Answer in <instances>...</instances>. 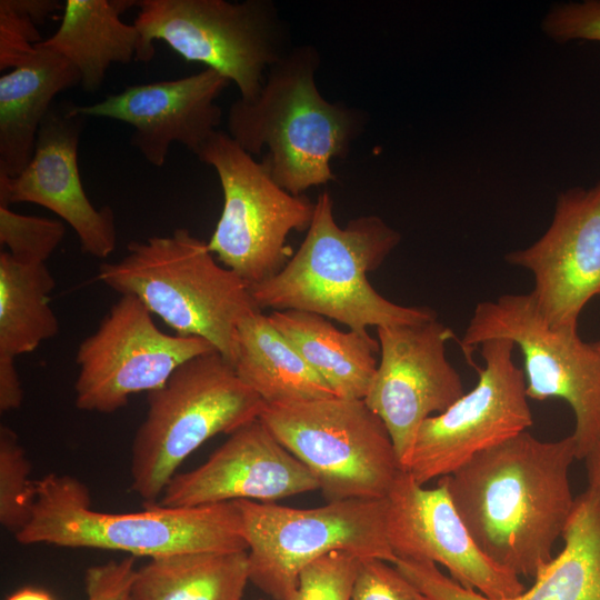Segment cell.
Instances as JSON below:
<instances>
[{"label": "cell", "mask_w": 600, "mask_h": 600, "mask_svg": "<svg viewBox=\"0 0 600 600\" xmlns=\"http://www.w3.org/2000/svg\"><path fill=\"white\" fill-rule=\"evenodd\" d=\"M360 560L333 551L313 561L300 573L293 600H351Z\"/></svg>", "instance_id": "cell-30"}, {"label": "cell", "mask_w": 600, "mask_h": 600, "mask_svg": "<svg viewBox=\"0 0 600 600\" xmlns=\"http://www.w3.org/2000/svg\"><path fill=\"white\" fill-rule=\"evenodd\" d=\"M318 489L312 472L258 418L231 432L202 464L176 474L157 503L192 508L237 500L273 502Z\"/></svg>", "instance_id": "cell-18"}, {"label": "cell", "mask_w": 600, "mask_h": 600, "mask_svg": "<svg viewBox=\"0 0 600 600\" xmlns=\"http://www.w3.org/2000/svg\"><path fill=\"white\" fill-rule=\"evenodd\" d=\"M14 538L27 546L122 551L150 559L248 550L236 501L192 508L154 503L138 512H103L92 509L83 482L56 473L36 480L30 519Z\"/></svg>", "instance_id": "cell-4"}, {"label": "cell", "mask_w": 600, "mask_h": 600, "mask_svg": "<svg viewBox=\"0 0 600 600\" xmlns=\"http://www.w3.org/2000/svg\"><path fill=\"white\" fill-rule=\"evenodd\" d=\"M54 287L46 263H23L0 252V356L32 352L58 334L49 297Z\"/></svg>", "instance_id": "cell-26"}, {"label": "cell", "mask_w": 600, "mask_h": 600, "mask_svg": "<svg viewBox=\"0 0 600 600\" xmlns=\"http://www.w3.org/2000/svg\"><path fill=\"white\" fill-rule=\"evenodd\" d=\"M31 463L16 432L0 427V523L13 536L29 521L36 498Z\"/></svg>", "instance_id": "cell-27"}, {"label": "cell", "mask_w": 600, "mask_h": 600, "mask_svg": "<svg viewBox=\"0 0 600 600\" xmlns=\"http://www.w3.org/2000/svg\"><path fill=\"white\" fill-rule=\"evenodd\" d=\"M71 101L54 102L42 121L33 156L16 177L0 174V204L29 202L44 207L77 233L83 252L109 257L116 249L113 210L96 208L80 178L78 147L86 117Z\"/></svg>", "instance_id": "cell-17"}, {"label": "cell", "mask_w": 600, "mask_h": 600, "mask_svg": "<svg viewBox=\"0 0 600 600\" xmlns=\"http://www.w3.org/2000/svg\"><path fill=\"white\" fill-rule=\"evenodd\" d=\"M136 572L132 557L89 567L84 572L87 600H133Z\"/></svg>", "instance_id": "cell-33"}, {"label": "cell", "mask_w": 600, "mask_h": 600, "mask_svg": "<svg viewBox=\"0 0 600 600\" xmlns=\"http://www.w3.org/2000/svg\"><path fill=\"white\" fill-rule=\"evenodd\" d=\"M490 339H507L519 347L528 398L561 399L572 409V438L578 460L600 443V352L578 330L552 328L531 293L503 294L477 304L460 341L476 368L474 350Z\"/></svg>", "instance_id": "cell-10"}, {"label": "cell", "mask_w": 600, "mask_h": 600, "mask_svg": "<svg viewBox=\"0 0 600 600\" xmlns=\"http://www.w3.org/2000/svg\"><path fill=\"white\" fill-rule=\"evenodd\" d=\"M213 351L202 338L164 333L138 298L122 294L77 349L76 407L112 413L131 396L162 387L188 360Z\"/></svg>", "instance_id": "cell-12"}, {"label": "cell", "mask_w": 600, "mask_h": 600, "mask_svg": "<svg viewBox=\"0 0 600 600\" xmlns=\"http://www.w3.org/2000/svg\"><path fill=\"white\" fill-rule=\"evenodd\" d=\"M13 357L0 356V410L7 412L21 407L23 389Z\"/></svg>", "instance_id": "cell-34"}, {"label": "cell", "mask_w": 600, "mask_h": 600, "mask_svg": "<svg viewBox=\"0 0 600 600\" xmlns=\"http://www.w3.org/2000/svg\"><path fill=\"white\" fill-rule=\"evenodd\" d=\"M400 240V233L378 216H361L340 227L332 197L323 191L298 251L276 276L251 286L252 297L260 310L311 312L362 334L369 326L436 319L434 310L396 304L368 281L367 272L379 268Z\"/></svg>", "instance_id": "cell-2"}, {"label": "cell", "mask_w": 600, "mask_h": 600, "mask_svg": "<svg viewBox=\"0 0 600 600\" xmlns=\"http://www.w3.org/2000/svg\"><path fill=\"white\" fill-rule=\"evenodd\" d=\"M62 6L56 0H0V69L29 60L40 43L37 26Z\"/></svg>", "instance_id": "cell-28"}, {"label": "cell", "mask_w": 600, "mask_h": 600, "mask_svg": "<svg viewBox=\"0 0 600 600\" xmlns=\"http://www.w3.org/2000/svg\"><path fill=\"white\" fill-rule=\"evenodd\" d=\"M259 418L312 472L327 501L384 499L402 470L388 429L363 399L266 404Z\"/></svg>", "instance_id": "cell-9"}, {"label": "cell", "mask_w": 600, "mask_h": 600, "mask_svg": "<svg viewBox=\"0 0 600 600\" xmlns=\"http://www.w3.org/2000/svg\"><path fill=\"white\" fill-rule=\"evenodd\" d=\"M593 344L598 349V351L600 352V340L594 341Z\"/></svg>", "instance_id": "cell-37"}, {"label": "cell", "mask_w": 600, "mask_h": 600, "mask_svg": "<svg viewBox=\"0 0 600 600\" xmlns=\"http://www.w3.org/2000/svg\"><path fill=\"white\" fill-rule=\"evenodd\" d=\"M380 361L364 397L389 431L402 470L421 423L464 394L447 358L453 331L436 319L377 328Z\"/></svg>", "instance_id": "cell-14"}, {"label": "cell", "mask_w": 600, "mask_h": 600, "mask_svg": "<svg viewBox=\"0 0 600 600\" xmlns=\"http://www.w3.org/2000/svg\"><path fill=\"white\" fill-rule=\"evenodd\" d=\"M248 544L249 581L274 600H293L302 570L333 551L396 561L384 499L327 501L317 508L236 501Z\"/></svg>", "instance_id": "cell-8"}, {"label": "cell", "mask_w": 600, "mask_h": 600, "mask_svg": "<svg viewBox=\"0 0 600 600\" xmlns=\"http://www.w3.org/2000/svg\"><path fill=\"white\" fill-rule=\"evenodd\" d=\"M563 548L536 574L533 586L502 600H600V492L587 488L574 499L562 534ZM393 566L428 600H493L461 587L437 564L397 559Z\"/></svg>", "instance_id": "cell-20"}, {"label": "cell", "mask_w": 600, "mask_h": 600, "mask_svg": "<svg viewBox=\"0 0 600 600\" xmlns=\"http://www.w3.org/2000/svg\"><path fill=\"white\" fill-rule=\"evenodd\" d=\"M136 60L166 42L186 61L200 62L233 82L240 99L254 100L271 66L294 46L288 22L271 0H138Z\"/></svg>", "instance_id": "cell-7"}, {"label": "cell", "mask_w": 600, "mask_h": 600, "mask_svg": "<svg viewBox=\"0 0 600 600\" xmlns=\"http://www.w3.org/2000/svg\"><path fill=\"white\" fill-rule=\"evenodd\" d=\"M504 260L532 273L530 293L552 328L578 330L584 306L600 298V180L559 192L547 231Z\"/></svg>", "instance_id": "cell-16"}, {"label": "cell", "mask_w": 600, "mask_h": 600, "mask_svg": "<svg viewBox=\"0 0 600 600\" xmlns=\"http://www.w3.org/2000/svg\"><path fill=\"white\" fill-rule=\"evenodd\" d=\"M268 318L336 397L364 399L378 368V340L369 333L340 331L326 317L311 312L273 311Z\"/></svg>", "instance_id": "cell-24"}, {"label": "cell", "mask_w": 600, "mask_h": 600, "mask_svg": "<svg viewBox=\"0 0 600 600\" xmlns=\"http://www.w3.org/2000/svg\"><path fill=\"white\" fill-rule=\"evenodd\" d=\"M138 0H67L60 26L36 44L71 61L81 76V88L96 92L112 63L136 59L140 34L121 14Z\"/></svg>", "instance_id": "cell-22"}, {"label": "cell", "mask_w": 600, "mask_h": 600, "mask_svg": "<svg viewBox=\"0 0 600 600\" xmlns=\"http://www.w3.org/2000/svg\"><path fill=\"white\" fill-rule=\"evenodd\" d=\"M261 600H266V599H261Z\"/></svg>", "instance_id": "cell-38"}, {"label": "cell", "mask_w": 600, "mask_h": 600, "mask_svg": "<svg viewBox=\"0 0 600 600\" xmlns=\"http://www.w3.org/2000/svg\"><path fill=\"white\" fill-rule=\"evenodd\" d=\"M80 83L71 61L37 46L29 60L0 77V174L16 177L28 166L56 96Z\"/></svg>", "instance_id": "cell-21"}, {"label": "cell", "mask_w": 600, "mask_h": 600, "mask_svg": "<svg viewBox=\"0 0 600 600\" xmlns=\"http://www.w3.org/2000/svg\"><path fill=\"white\" fill-rule=\"evenodd\" d=\"M233 368L267 406L334 397L329 384L261 311L237 326Z\"/></svg>", "instance_id": "cell-23"}, {"label": "cell", "mask_w": 600, "mask_h": 600, "mask_svg": "<svg viewBox=\"0 0 600 600\" xmlns=\"http://www.w3.org/2000/svg\"><path fill=\"white\" fill-rule=\"evenodd\" d=\"M514 347L507 339L484 341V367H476L473 389L421 423L404 469L419 484L452 474L478 453L532 426L524 374L512 358Z\"/></svg>", "instance_id": "cell-13"}, {"label": "cell", "mask_w": 600, "mask_h": 600, "mask_svg": "<svg viewBox=\"0 0 600 600\" xmlns=\"http://www.w3.org/2000/svg\"><path fill=\"white\" fill-rule=\"evenodd\" d=\"M583 460L588 487L600 492V443Z\"/></svg>", "instance_id": "cell-35"}, {"label": "cell", "mask_w": 600, "mask_h": 600, "mask_svg": "<svg viewBox=\"0 0 600 600\" xmlns=\"http://www.w3.org/2000/svg\"><path fill=\"white\" fill-rule=\"evenodd\" d=\"M7 600H53L52 597L36 588H23L12 593Z\"/></svg>", "instance_id": "cell-36"}, {"label": "cell", "mask_w": 600, "mask_h": 600, "mask_svg": "<svg viewBox=\"0 0 600 600\" xmlns=\"http://www.w3.org/2000/svg\"><path fill=\"white\" fill-rule=\"evenodd\" d=\"M247 551L193 552L152 558L137 569L133 600H242Z\"/></svg>", "instance_id": "cell-25"}, {"label": "cell", "mask_w": 600, "mask_h": 600, "mask_svg": "<svg viewBox=\"0 0 600 600\" xmlns=\"http://www.w3.org/2000/svg\"><path fill=\"white\" fill-rule=\"evenodd\" d=\"M320 62L314 46H294L269 68L259 96L227 113V133L252 156L267 148L272 178L294 196L336 180L331 160L348 156L368 122L363 110L321 94Z\"/></svg>", "instance_id": "cell-3"}, {"label": "cell", "mask_w": 600, "mask_h": 600, "mask_svg": "<svg viewBox=\"0 0 600 600\" xmlns=\"http://www.w3.org/2000/svg\"><path fill=\"white\" fill-rule=\"evenodd\" d=\"M231 82L209 68L176 80L139 83L89 106L79 114L108 118L133 128L131 144L154 167L166 163L172 142L194 154L217 131L222 109L216 100Z\"/></svg>", "instance_id": "cell-19"}, {"label": "cell", "mask_w": 600, "mask_h": 600, "mask_svg": "<svg viewBox=\"0 0 600 600\" xmlns=\"http://www.w3.org/2000/svg\"><path fill=\"white\" fill-rule=\"evenodd\" d=\"M263 400L218 351L180 366L148 393V410L131 447L130 489L154 504L180 464L208 439L258 419Z\"/></svg>", "instance_id": "cell-6"}, {"label": "cell", "mask_w": 600, "mask_h": 600, "mask_svg": "<svg viewBox=\"0 0 600 600\" xmlns=\"http://www.w3.org/2000/svg\"><path fill=\"white\" fill-rule=\"evenodd\" d=\"M576 459L572 436L542 441L523 431L444 478L479 549L518 577L534 578L571 514Z\"/></svg>", "instance_id": "cell-1"}, {"label": "cell", "mask_w": 600, "mask_h": 600, "mask_svg": "<svg viewBox=\"0 0 600 600\" xmlns=\"http://www.w3.org/2000/svg\"><path fill=\"white\" fill-rule=\"evenodd\" d=\"M386 534L397 559L444 567L466 589L502 600L523 592L516 573L488 558L459 516L446 478L434 488L400 470L384 498Z\"/></svg>", "instance_id": "cell-15"}, {"label": "cell", "mask_w": 600, "mask_h": 600, "mask_svg": "<svg viewBox=\"0 0 600 600\" xmlns=\"http://www.w3.org/2000/svg\"><path fill=\"white\" fill-rule=\"evenodd\" d=\"M64 233L59 220L21 214L0 204V243L20 262L46 263Z\"/></svg>", "instance_id": "cell-29"}, {"label": "cell", "mask_w": 600, "mask_h": 600, "mask_svg": "<svg viewBox=\"0 0 600 600\" xmlns=\"http://www.w3.org/2000/svg\"><path fill=\"white\" fill-rule=\"evenodd\" d=\"M98 279L138 298L177 336L207 340L232 366L238 323L261 311L250 284L186 228L128 243L124 257L100 264Z\"/></svg>", "instance_id": "cell-5"}, {"label": "cell", "mask_w": 600, "mask_h": 600, "mask_svg": "<svg viewBox=\"0 0 600 600\" xmlns=\"http://www.w3.org/2000/svg\"><path fill=\"white\" fill-rule=\"evenodd\" d=\"M196 156L214 169L223 194L209 250L250 287L276 276L288 262V234L308 230L314 203L283 189L263 159L257 161L221 130Z\"/></svg>", "instance_id": "cell-11"}, {"label": "cell", "mask_w": 600, "mask_h": 600, "mask_svg": "<svg viewBox=\"0 0 600 600\" xmlns=\"http://www.w3.org/2000/svg\"><path fill=\"white\" fill-rule=\"evenodd\" d=\"M351 600H428L392 563L380 559H362L352 589Z\"/></svg>", "instance_id": "cell-31"}, {"label": "cell", "mask_w": 600, "mask_h": 600, "mask_svg": "<svg viewBox=\"0 0 600 600\" xmlns=\"http://www.w3.org/2000/svg\"><path fill=\"white\" fill-rule=\"evenodd\" d=\"M543 33L554 42H600V0L556 4L541 22Z\"/></svg>", "instance_id": "cell-32"}]
</instances>
